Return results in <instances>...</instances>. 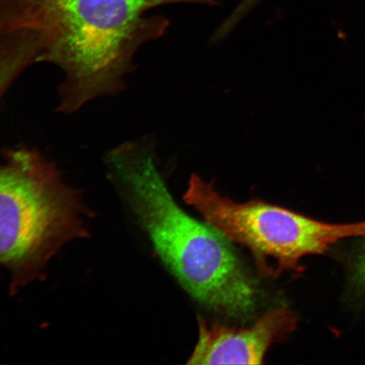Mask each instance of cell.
Masks as SVG:
<instances>
[{
    "label": "cell",
    "instance_id": "cell-3",
    "mask_svg": "<svg viewBox=\"0 0 365 365\" xmlns=\"http://www.w3.org/2000/svg\"><path fill=\"white\" fill-rule=\"evenodd\" d=\"M0 163V267L11 291L42 277L63 246L88 235L80 191L39 150L7 149Z\"/></svg>",
    "mask_w": 365,
    "mask_h": 365
},
{
    "label": "cell",
    "instance_id": "cell-7",
    "mask_svg": "<svg viewBox=\"0 0 365 365\" xmlns=\"http://www.w3.org/2000/svg\"><path fill=\"white\" fill-rule=\"evenodd\" d=\"M350 284L365 299V241L355 251L350 262Z\"/></svg>",
    "mask_w": 365,
    "mask_h": 365
},
{
    "label": "cell",
    "instance_id": "cell-6",
    "mask_svg": "<svg viewBox=\"0 0 365 365\" xmlns=\"http://www.w3.org/2000/svg\"><path fill=\"white\" fill-rule=\"evenodd\" d=\"M38 36L9 0H0V101L23 73L40 63Z\"/></svg>",
    "mask_w": 365,
    "mask_h": 365
},
{
    "label": "cell",
    "instance_id": "cell-4",
    "mask_svg": "<svg viewBox=\"0 0 365 365\" xmlns=\"http://www.w3.org/2000/svg\"><path fill=\"white\" fill-rule=\"evenodd\" d=\"M184 200L228 241L247 248L267 275L295 269L342 239L365 237V222L330 225L259 200L235 202L198 175L190 177Z\"/></svg>",
    "mask_w": 365,
    "mask_h": 365
},
{
    "label": "cell",
    "instance_id": "cell-2",
    "mask_svg": "<svg viewBox=\"0 0 365 365\" xmlns=\"http://www.w3.org/2000/svg\"><path fill=\"white\" fill-rule=\"evenodd\" d=\"M42 43L41 63L61 71L57 111L66 115L122 93L141 46L170 26L153 9L173 4L217 6V0H22Z\"/></svg>",
    "mask_w": 365,
    "mask_h": 365
},
{
    "label": "cell",
    "instance_id": "cell-5",
    "mask_svg": "<svg viewBox=\"0 0 365 365\" xmlns=\"http://www.w3.org/2000/svg\"><path fill=\"white\" fill-rule=\"evenodd\" d=\"M296 314L280 308L267 312L253 326L232 328L199 319V340L188 364H262L273 342L296 329Z\"/></svg>",
    "mask_w": 365,
    "mask_h": 365
},
{
    "label": "cell",
    "instance_id": "cell-1",
    "mask_svg": "<svg viewBox=\"0 0 365 365\" xmlns=\"http://www.w3.org/2000/svg\"><path fill=\"white\" fill-rule=\"evenodd\" d=\"M104 163L155 250L184 289L213 312L240 319L252 316L257 282L225 236L188 215L173 200L152 141L118 145L105 155Z\"/></svg>",
    "mask_w": 365,
    "mask_h": 365
}]
</instances>
